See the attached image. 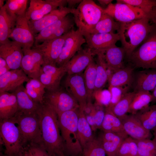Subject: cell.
Here are the masks:
<instances>
[{
	"label": "cell",
	"mask_w": 156,
	"mask_h": 156,
	"mask_svg": "<svg viewBox=\"0 0 156 156\" xmlns=\"http://www.w3.org/2000/svg\"><path fill=\"white\" fill-rule=\"evenodd\" d=\"M38 113L40 120L41 145L50 156L66 155L56 112L44 101Z\"/></svg>",
	"instance_id": "1"
},
{
	"label": "cell",
	"mask_w": 156,
	"mask_h": 156,
	"mask_svg": "<svg viewBox=\"0 0 156 156\" xmlns=\"http://www.w3.org/2000/svg\"><path fill=\"white\" fill-rule=\"evenodd\" d=\"M148 16L131 21L120 23L117 31L128 58L136 48L146 38L153 25H151Z\"/></svg>",
	"instance_id": "2"
},
{
	"label": "cell",
	"mask_w": 156,
	"mask_h": 156,
	"mask_svg": "<svg viewBox=\"0 0 156 156\" xmlns=\"http://www.w3.org/2000/svg\"><path fill=\"white\" fill-rule=\"evenodd\" d=\"M79 108L57 115L65 154L68 156H81L82 153V147L78 135Z\"/></svg>",
	"instance_id": "3"
},
{
	"label": "cell",
	"mask_w": 156,
	"mask_h": 156,
	"mask_svg": "<svg viewBox=\"0 0 156 156\" xmlns=\"http://www.w3.org/2000/svg\"><path fill=\"white\" fill-rule=\"evenodd\" d=\"M0 135L7 156H23L25 153L28 145L14 117L0 120Z\"/></svg>",
	"instance_id": "4"
},
{
	"label": "cell",
	"mask_w": 156,
	"mask_h": 156,
	"mask_svg": "<svg viewBox=\"0 0 156 156\" xmlns=\"http://www.w3.org/2000/svg\"><path fill=\"white\" fill-rule=\"evenodd\" d=\"M104 13V9L92 0H82L72 14L78 29L84 36L94 29Z\"/></svg>",
	"instance_id": "5"
},
{
	"label": "cell",
	"mask_w": 156,
	"mask_h": 156,
	"mask_svg": "<svg viewBox=\"0 0 156 156\" xmlns=\"http://www.w3.org/2000/svg\"><path fill=\"white\" fill-rule=\"evenodd\" d=\"M127 58L135 67L156 69V27L154 25L142 44Z\"/></svg>",
	"instance_id": "6"
},
{
	"label": "cell",
	"mask_w": 156,
	"mask_h": 156,
	"mask_svg": "<svg viewBox=\"0 0 156 156\" xmlns=\"http://www.w3.org/2000/svg\"><path fill=\"white\" fill-rule=\"evenodd\" d=\"M25 141L28 145H41L40 120L37 113L24 114L18 112L14 117Z\"/></svg>",
	"instance_id": "7"
},
{
	"label": "cell",
	"mask_w": 156,
	"mask_h": 156,
	"mask_svg": "<svg viewBox=\"0 0 156 156\" xmlns=\"http://www.w3.org/2000/svg\"><path fill=\"white\" fill-rule=\"evenodd\" d=\"M44 101L50 105L57 115L79 107L75 99L65 88L61 87L53 90H47L44 95Z\"/></svg>",
	"instance_id": "8"
},
{
	"label": "cell",
	"mask_w": 156,
	"mask_h": 156,
	"mask_svg": "<svg viewBox=\"0 0 156 156\" xmlns=\"http://www.w3.org/2000/svg\"><path fill=\"white\" fill-rule=\"evenodd\" d=\"M104 13L120 23L127 22L148 16L140 9L124 3H111L104 9Z\"/></svg>",
	"instance_id": "9"
},
{
	"label": "cell",
	"mask_w": 156,
	"mask_h": 156,
	"mask_svg": "<svg viewBox=\"0 0 156 156\" xmlns=\"http://www.w3.org/2000/svg\"><path fill=\"white\" fill-rule=\"evenodd\" d=\"M70 31L59 37L45 40L33 47L41 54L44 64L56 66L64 42Z\"/></svg>",
	"instance_id": "10"
},
{
	"label": "cell",
	"mask_w": 156,
	"mask_h": 156,
	"mask_svg": "<svg viewBox=\"0 0 156 156\" xmlns=\"http://www.w3.org/2000/svg\"><path fill=\"white\" fill-rule=\"evenodd\" d=\"M86 43L83 35L77 29L70 31L63 46L61 53L56 62V66H64L76 54L81 50V46Z\"/></svg>",
	"instance_id": "11"
},
{
	"label": "cell",
	"mask_w": 156,
	"mask_h": 156,
	"mask_svg": "<svg viewBox=\"0 0 156 156\" xmlns=\"http://www.w3.org/2000/svg\"><path fill=\"white\" fill-rule=\"evenodd\" d=\"M67 4V0H31L25 16L28 21H37Z\"/></svg>",
	"instance_id": "12"
},
{
	"label": "cell",
	"mask_w": 156,
	"mask_h": 156,
	"mask_svg": "<svg viewBox=\"0 0 156 156\" xmlns=\"http://www.w3.org/2000/svg\"><path fill=\"white\" fill-rule=\"evenodd\" d=\"M9 38L21 45L23 53L33 47L35 36L30 28L25 14L17 16L15 27Z\"/></svg>",
	"instance_id": "13"
},
{
	"label": "cell",
	"mask_w": 156,
	"mask_h": 156,
	"mask_svg": "<svg viewBox=\"0 0 156 156\" xmlns=\"http://www.w3.org/2000/svg\"><path fill=\"white\" fill-rule=\"evenodd\" d=\"M65 88L75 99L84 110L87 104V95L83 73L67 75L64 81Z\"/></svg>",
	"instance_id": "14"
},
{
	"label": "cell",
	"mask_w": 156,
	"mask_h": 156,
	"mask_svg": "<svg viewBox=\"0 0 156 156\" xmlns=\"http://www.w3.org/2000/svg\"><path fill=\"white\" fill-rule=\"evenodd\" d=\"M66 73L64 66L58 67L44 64L40 69L38 79L44 86L47 90H53L60 87L61 80Z\"/></svg>",
	"instance_id": "15"
},
{
	"label": "cell",
	"mask_w": 156,
	"mask_h": 156,
	"mask_svg": "<svg viewBox=\"0 0 156 156\" xmlns=\"http://www.w3.org/2000/svg\"><path fill=\"white\" fill-rule=\"evenodd\" d=\"M88 48L94 55L116 44L120 40L118 34L114 33L89 34L84 36Z\"/></svg>",
	"instance_id": "16"
},
{
	"label": "cell",
	"mask_w": 156,
	"mask_h": 156,
	"mask_svg": "<svg viewBox=\"0 0 156 156\" xmlns=\"http://www.w3.org/2000/svg\"><path fill=\"white\" fill-rule=\"evenodd\" d=\"M24 53L21 45L14 41H8L0 44V57L4 59L11 70L21 68Z\"/></svg>",
	"instance_id": "17"
},
{
	"label": "cell",
	"mask_w": 156,
	"mask_h": 156,
	"mask_svg": "<svg viewBox=\"0 0 156 156\" xmlns=\"http://www.w3.org/2000/svg\"><path fill=\"white\" fill-rule=\"evenodd\" d=\"M21 68L29 78L38 79L44 62L41 54L32 47L24 53Z\"/></svg>",
	"instance_id": "18"
},
{
	"label": "cell",
	"mask_w": 156,
	"mask_h": 156,
	"mask_svg": "<svg viewBox=\"0 0 156 156\" xmlns=\"http://www.w3.org/2000/svg\"><path fill=\"white\" fill-rule=\"evenodd\" d=\"M94 54L89 49L79 51L64 66L68 75L82 73L93 61Z\"/></svg>",
	"instance_id": "19"
},
{
	"label": "cell",
	"mask_w": 156,
	"mask_h": 156,
	"mask_svg": "<svg viewBox=\"0 0 156 156\" xmlns=\"http://www.w3.org/2000/svg\"><path fill=\"white\" fill-rule=\"evenodd\" d=\"M73 9L66 6L60 7L36 21H28L30 28L34 36L44 29L72 12Z\"/></svg>",
	"instance_id": "20"
},
{
	"label": "cell",
	"mask_w": 156,
	"mask_h": 156,
	"mask_svg": "<svg viewBox=\"0 0 156 156\" xmlns=\"http://www.w3.org/2000/svg\"><path fill=\"white\" fill-rule=\"evenodd\" d=\"M120 120L126 133L133 139H150L152 137L150 131L144 127L134 114H127Z\"/></svg>",
	"instance_id": "21"
},
{
	"label": "cell",
	"mask_w": 156,
	"mask_h": 156,
	"mask_svg": "<svg viewBox=\"0 0 156 156\" xmlns=\"http://www.w3.org/2000/svg\"><path fill=\"white\" fill-rule=\"evenodd\" d=\"M156 86V69H149L134 73L131 87L133 91H153Z\"/></svg>",
	"instance_id": "22"
},
{
	"label": "cell",
	"mask_w": 156,
	"mask_h": 156,
	"mask_svg": "<svg viewBox=\"0 0 156 156\" xmlns=\"http://www.w3.org/2000/svg\"><path fill=\"white\" fill-rule=\"evenodd\" d=\"M29 79L21 68L11 70L0 76V92H12Z\"/></svg>",
	"instance_id": "23"
},
{
	"label": "cell",
	"mask_w": 156,
	"mask_h": 156,
	"mask_svg": "<svg viewBox=\"0 0 156 156\" xmlns=\"http://www.w3.org/2000/svg\"><path fill=\"white\" fill-rule=\"evenodd\" d=\"M127 135L103 131L98 138L107 156H116L117 153Z\"/></svg>",
	"instance_id": "24"
},
{
	"label": "cell",
	"mask_w": 156,
	"mask_h": 156,
	"mask_svg": "<svg viewBox=\"0 0 156 156\" xmlns=\"http://www.w3.org/2000/svg\"><path fill=\"white\" fill-rule=\"evenodd\" d=\"M18 110L16 95L13 92H0V120L14 117Z\"/></svg>",
	"instance_id": "25"
},
{
	"label": "cell",
	"mask_w": 156,
	"mask_h": 156,
	"mask_svg": "<svg viewBox=\"0 0 156 156\" xmlns=\"http://www.w3.org/2000/svg\"><path fill=\"white\" fill-rule=\"evenodd\" d=\"M17 18V16L10 12L5 4L0 8V44L9 40L15 27Z\"/></svg>",
	"instance_id": "26"
},
{
	"label": "cell",
	"mask_w": 156,
	"mask_h": 156,
	"mask_svg": "<svg viewBox=\"0 0 156 156\" xmlns=\"http://www.w3.org/2000/svg\"><path fill=\"white\" fill-rule=\"evenodd\" d=\"M12 92L14 94L16 98L18 112L24 114L38 112L41 104L36 102L29 96L23 84Z\"/></svg>",
	"instance_id": "27"
},
{
	"label": "cell",
	"mask_w": 156,
	"mask_h": 156,
	"mask_svg": "<svg viewBox=\"0 0 156 156\" xmlns=\"http://www.w3.org/2000/svg\"><path fill=\"white\" fill-rule=\"evenodd\" d=\"M84 111L87 121L93 131L100 129L105 114L104 106L98 102L94 104L88 103Z\"/></svg>",
	"instance_id": "28"
},
{
	"label": "cell",
	"mask_w": 156,
	"mask_h": 156,
	"mask_svg": "<svg viewBox=\"0 0 156 156\" xmlns=\"http://www.w3.org/2000/svg\"><path fill=\"white\" fill-rule=\"evenodd\" d=\"M103 51L107 67L114 73L125 67L123 60L125 53L123 47H117L115 44Z\"/></svg>",
	"instance_id": "29"
},
{
	"label": "cell",
	"mask_w": 156,
	"mask_h": 156,
	"mask_svg": "<svg viewBox=\"0 0 156 156\" xmlns=\"http://www.w3.org/2000/svg\"><path fill=\"white\" fill-rule=\"evenodd\" d=\"M134 68L131 66L125 67L114 72L108 79L109 87H131Z\"/></svg>",
	"instance_id": "30"
},
{
	"label": "cell",
	"mask_w": 156,
	"mask_h": 156,
	"mask_svg": "<svg viewBox=\"0 0 156 156\" xmlns=\"http://www.w3.org/2000/svg\"><path fill=\"white\" fill-rule=\"evenodd\" d=\"M93 131L86 119L84 110L79 107L78 110L77 131L78 138L82 148L94 138Z\"/></svg>",
	"instance_id": "31"
},
{
	"label": "cell",
	"mask_w": 156,
	"mask_h": 156,
	"mask_svg": "<svg viewBox=\"0 0 156 156\" xmlns=\"http://www.w3.org/2000/svg\"><path fill=\"white\" fill-rule=\"evenodd\" d=\"M96 59V76L94 94L101 90L108 79V68L105 60L104 51L98 53Z\"/></svg>",
	"instance_id": "32"
},
{
	"label": "cell",
	"mask_w": 156,
	"mask_h": 156,
	"mask_svg": "<svg viewBox=\"0 0 156 156\" xmlns=\"http://www.w3.org/2000/svg\"><path fill=\"white\" fill-rule=\"evenodd\" d=\"M103 131L125 135V131L120 120L109 109L105 107L104 117L101 128Z\"/></svg>",
	"instance_id": "33"
},
{
	"label": "cell",
	"mask_w": 156,
	"mask_h": 156,
	"mask_svg": "<svg viewBox=\"0 0 156 156\" xmlns=\"http://www.w3.org/2000/svg\"><path fill=\"white\" fill-rule=\"evenodd\" d=\"M134 115L146 129L150 131L156 127V104L145 107Z\"/></svg>",
	"instance_id": "34"
},
{
	"label": "cell",
	"mask_w": 156,
	"mask_h": 156,
	"mask_svg": "<svg viewBox=\"0 0 156 156\" xmlns=\"http://www.w3.org/2000/svg\"><path fill=\"white\" fill-rule=\"evenodd\" d=\"M120 23L116 21L111 16L103 13L99 21L89 34L114 33L119 29Z\"/></svg>",
	"instance_id": "35"
},
{
	"label": "cell",
	"mask_w": 156,
	"mask_h": 156,
	"mask_svg": "<svg viewBox=\"0 0 156 156\" xmlns=\"http://www.w3.org/2000/svg\"><path fill=\"white\" fill-rule=\"evenodd\" d=\"M27 82L25 88L27 93L34 101L42 104L46 93L44 86L37 79L29 78Z\"/></svg>",
	"instance_id": "36"
},
{
	"label": "cell",
	"mask_w": 156,
	"mask_h": 156,
	"mask_svg": "<svg viewBox=\"0 0 156 156\" xmlns=\"http://www.w3.org/2000/svg\"><path fill=\"white\" fill-rule=\"evenodd\" d=\"M83 75L87 92L88 103L92 102L94 94L96 70V63L94 60L85 69Z\"/></svg>",
	"instance_id": "37"
},
{
	"label": "cell",
	"mask_w": 156,
	"mask_h": 156,
	"mask_svg": "<svg viewBox=\"0 0 156 156\" xmlns=\"http://www.w3.org/2000/svg\"><path fill=\"white\" fill-rule=\"evenodd\" d=\"M152 101V95L150 92L139 91L135 92L128 113L135 114L139 111L149 105Z\"/></svg>",
	"instance_id": "38"
},
{
	"label": "cell",
	"mask_w": 156,
	"mask_h": 156,
	"mask_svg": "<svg viewBox=\"0 0 156 156\" xmlns=\"http://www.w3.org/2000/svg\"><path fill=\"white\" fill-rule=\"evenodd\" d=\"M135 93L134 91L129 92L116 104L111 107H106L110 109L116 116L120 119L128 113Z\"/></svg>",
	"instance_id": "39"
},
{
	"label": "cell",
	"mask_w": 156,
	"mask_h": 156,
	"mask_svg": "<svg viewBox=\"0 0 156 156\" xmlns=\"http://www.w3.org/2000/svg\"><path fill=\"white\" fill-rule=\"evenodd\" d=\"M69 16L68 14L41 30L35 36L36 44L48 40L67 21Z\"/></svg>",
	"instance_id": "40"
},
{
	"label": "cell",
	"mask_w": 156,
	"mask_h": 156,
	"mask_svg": "<svg viewBox=\"0 0 156 156\" xmlns=\"http://www.w3.org/2000/svg\"><path fill=\"white\" fill-rule=\"evenodd\" d=\"M81 156H106L105 152L100 140L94 138L82 147Z\"/></svg>",
	"instance_id": "41"
},
{
	"label": "cell",
	"mask_w": 156,
	"mask_h": 156,
	"mask_svg": "<svg viewBox=\"0 0 156 156\" xmlns=\"http://www.w3.org/2000/svg\"><path fill=\"white\" fill-rule=\"evenodd\" d=\"M116 156H139L135 140L129 136L123 141Z\"/></svg>",
	"instance_id": "42"
},
{
	"label": "cell",
	"mask_w": 156,
	"mask_h": 156,
	"mask_svg": "<svg viewBox=\"0 0 156 156\" xmlns=\"http://www.w3.org/2000/svg\"><path fill=\"white\" fill-rule=\"evenodd\" d=\"M139 156H156V143L145 139L136 140Z\"/></svg>",
	"instance_id": "43"
},
{
	"label": "cell",
	"mask_w": 156,
	"mask_h": 156,
	"mask_svg": "<svg viewBox=\"0 0 156 156\" xmlns=\"http://www.w3.org/2000/svg\"><path fill=\"white\" fill-rule=\"evenodd\" d=\"M117 3H124L137 8L144 12L147 15L153 8L156 7V0H118Z\"/></svg>",
	"instance_id": "44"
},
{
	"label": "cell",
	"mask_w": 156,
	"mask_h": 156,
	"mask_svg": "<svg viewBox=\"0 0 156 156\" xmlns=\"http://www.w3.org/2000/svg\"><path fill=\"white\" fill-rule=\"evenodd\" d=\"M28 0H8L5 4L7 8L12 13L17 16L25 15Z\"/></svg>",
	"instance_id": "45"
},
{
	"label": "cell",
	"mask_w": 156,
	"mask_h": 156,
	"mask_svg": "<svg viewBox=\"0 0 156 156\" xmlns=\"http://www.w3.org/2000/svg\"><path fill=\"white\" fill-rule=\"evenodd\" d=\"M130 87L129 86H125L108 88L112 97L110 103L107 107H111L117 103L129 92Z\"/></svg>",
	"instance_id": "46"
},
{
	"label": "cell",
	"mask_w": 156,
	"mask_h": 156,
	"mask_svg": "<svg viewBox=\"0 0 156 156\" xmlns=\"http://www.w3.org/2000/svg\"><path fill=\"white\" fill-rule=\"evenodd\" d=\"M74 24L73 18L70 16L67 21L47 40L58 38L70 31L73 29Z\"/></svg>",
	"instance_id": "47"
},
{
	"label": "cell",
	"mask_w": 156,
	"mask_h": 156,
	"mask_svg": "<svg viewBox=\"0 0 156 156\" xmlns=\"http://www.w3.org/2000/svg\"><path fill=\"white\" fill-rule=\"evenodd\" d=\"M27 149L33 156H50L48 153L40 145L32 144L28 145Z\"/></svg>",
	"instance_id": "48"
},
{
	"label": "cell",
	"mask_w": 156,
	"mask_h": 156,
	"mask_svg": "<svg viewBox=\"0 0 156 156\" xmlns=\"http://www.w3.org/2000/svg\"><path fill=\"white\" fill-rule=\"evenodd\" d=\"M11 70L5 60L0 57V76L4 75Z\"/></svg>",
	"instance_id": "49"
},
{
	"label": "cell",
	"mask_w": 156,
	"mask_h": 156,
	"mask_svg": "<svg viewBox=\"0 0 156 156\" xmlns=\"http://www.w3.org/2000/svg\"><path fill=\"white\" fill-rule=\"evenodd\" d=\"M151 21L156 27V7H153L147 15Z\"/></svg>",
	"instance_id": "50"
},
{
	"label": "cell",
	"mask_w": 156,
	"mask_h": 156,
	"mask_svg": "<svg viewBox=\"0 0 156 156\" xmlns=\"http://www.w3.org/2000/svg\"><path fill=\"white\" fill-rule=\"evenodd\" d=\"M82 0H67L68 7L70 9H73V7L77 4H79Z\"/></svg>",
	"instance_id": "51"
},
{
	"label": "cell",
	"mask_w": 156,
	"mask_h": 156,
	"mask_svg": "<svg viewBox=\"0 0 156 156\" xmlns=\"http://www.w3.org/2000/svg\"><path fill=\"white\" fill-rule=\"evenodd\" d=\"M98 1L99 3L101 5L105 6L108 5L109 4L112 3L113 1L112 0H98Z\"/></svg>",
	"instance_id": "52"
},
{
	"label": "cell",
	"mask_w": 156,
	"mask_h": 156,
	"mask_svg": "<svg viewBox=\"0 0 156 156\" xmlns=\"http://www.w3.org/2000/svg\"><path fill=\"white\" fill-rule=\"evenodd\" d=\"M152 96V101L151 103L152 105L156 103V86L152 91V93L151 94Z\"/></svg>",
	"instance_id": "53"
},
{
	"label": "cell",
	"mask_w": 156,
	"mask_h": 156,
	"mask_svg": "<svg viewBox=\"0 0 156 156\" xmlns=\"http://www.w3.org/2000/svg\"><path fill=\"white\" fill-rule=\"evenodd\" d=\"M153 135L154 138L153 139L156 143V127L153 130Z\"/></svg>",
	"instance_id": "54"
},
{
	"label": "cell",
	"mask_w": 156,
	"mask_h": 156,
	"mask_svg": "<svg viewBox=\"0 0 156 156\" xmlns=\"http://www.w3.org/2000/svg\"><path fill=\"white\" fill-rule=\"evenodd\" d=\"M4 0H0V8H2L5 4H4Z\"/></svg>",
	"instance_id": "55"
},
{
	"label": "cell",
	"mask_w": 156,
	"mask_h": 156,
	"mask_svg": "<svg viewBox=\"0 0 156 156\" xmlns=\"http://www.w3.org/2000/svg\"><path fill=\"white\" fill-rule=\"evenodd\" d=\"M27 151L28 156H33L31 152L27 149Z\"/></svg>",
	"instance_id": "56"
},
{
	"label": "cell",
	"mask_w": 156,
	"mask_h": 156,
	"mask_svg": "<svg viewBox=\"0 0 156 156\" xmlns=\"http://www.w3.org/2000/svg\"><path fill=\"white\" fill-rule=\"evenodd\" d=\"M0 156H7L6 155H5V154H3L2 153H1Z\"/></svg>",
	"instance_id": "57"
},
{
	"label": "cell",
	"mask_w": 156,
	"mask_h": 156,
	"mask_svg": "<svg viewBox=\"0 0 156 156\" xmlns=\"http://www.w3.org/2000/svg\"><path fill=\"white\" fill-rule=\"evenodd\" d=\"M23 156H28L27 151L25 153L24 155Z\"/></svg>",
	"instance_id": "58"
},
{
	"label": "cell",
	"mask_w": 156,
	"mask_h": 156,
	"mask_svg": "<svg viewBox=\"0 0 156 156\" xmlns=\"http://www.w3.org/2000/svg\"><path fill=\"white\" fill-rule=\"evenodd\" d=\"M65 156H67V155H65Z\"/></svg>",
	"instance_id": "59"
},
{
	"label": "cell",
	"mask_w": 156,
	"mask_h": 156,
	"mask_svg": "<svg viewBox=\"0 0 156 156\" xmlns=\"http://www.w3.org/2000/svg\"><path fill=\"white\" fill-rule=\"evenodd\" d=\"M155 104H156V103H155Z\"/></svg>",
	"instance_id": "60"
}]
</instances>
